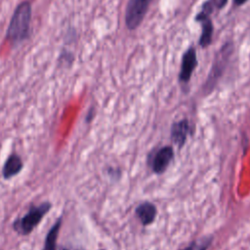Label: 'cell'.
<instances>
[{
	"label": "cell",
	"mask_w": 250,
	"mask_h": 250,
	"mask_svg": "<svg viewBox=\"0 0 250 250\" xmlns=\"http://www.w3.org/2000/svg\"><path fill=\"white\" fill-rule=\"evenodd\" d=\"M31 19L29 1L21 2L15 10L7 29V39L14 44L21 42L28 34Z\"/></svg>",
	"instance_id": "1"
},
{
	"label": "cell",
	"mask_w": 250,
	"mask_h": 250,
	"mask_svg": "<svg viewBox=\"0 0 250 250\" xmlns=\"http://www.w3.org/2000/svg\"><path fill=\"white\" fill-rule=\"evenodd\" d=\"M51 207L52 205L49 202H43L40 205L30 207L29 211L23 217L14 222V229L21 235L29 234L39 225Z\"/></svg>",
	"instance_id": "2"
},
{
	"label": "cell",
	"mask_w": 250,
	"mask_h": 250,
	"mask_svg": "<svg viewBox=\"0 0 250 250\" xmlns=\"http://www.w3.org/2000/svg\"><path fill=\"white\" fill-rule=\"evenodd\" d=\"M151 0H129L125 13V21L129 29H136L143 21Z\"/></svg>",
	"instance_id": "3"
},
{
	"label": "cell",
	"mask_w": 250,
	"mask_h": 250,
	"mask_svg": "<svg viewBox=\"0 0 250 250\" xmlns=\"http://www.w3.org/2000/svg\"><path fill=\"white\" fill-rule=\"evenodd\" d=\"M197 63L196 60V53L193 48H189L183 56L182 65H181V72H180V79L183 82H188L193 72Z\"/></svg>",
	"instance_id": "4"
},
{
	"label": "cell",
	"mask_w": 250,
	"mask_h": 250,
	"mask_svg": "<svg viewBox=\"0 0 250 250\" xmlns=\"http://www.w3.org/2000/svg\"><path fill=\"white\" fill-rule=\"evenodd\" d=\"M174 152L171 146H164L154 156L152 168L155 173H162L166 170L167 166L171 162L173 158Z\"/></svg>",
	"instance_id": "5"
},
{
	"label": "cell",
	"mask_w": 250,
	"mask_h": 250,
	"mask_svg": "<svg viewBox=\"0 0 250 250\" xmlns=\"http://www.w3.org/2000/svg\"><path fill=\"white\" fill-rule=\"evenodd\" d=\"M22 166L21 158L18 154L13 153L7 158L2 169V175L5 179H10L18 175L21 171Z\"/></svg>",
	"instance_id": "6"
},
{
	"label": "cell",
	"mask_w": 250,
	"mask_h": 250,
	"mask_svg": "<svg viewBox=\"0 0 250 250\" xmlns=\"http://www.w3.org/2000/svg\"><path fill=\"white\" fill-rule=\"evenodd\" d=\"M136 214L144 225H148L154 220L156 215V209L153 204L149 202H145L138 206V208L136 209Z\"/></svg>",
	"instance_id": "7"
},
{
	"label": "cell",
	"mask_w": 250,
	"mask_h": 250,
	"mask_svg": "<svg viewBox=\"0 0 250 250\" xmlns=\"http://www.w3.org/2000/svg\"><path fill=\"white\" fill-rule=\"evenodd\" d=\"M188 133V123L187 120H182L180 122L175 123L172 127V132H171L173 142L180 146H183L186 141Z\"/></svg>",
	"instance_id": "8"
},
{
	"label": "cell",
	"mask_w": 250,
	"mask_h": 250,
	"mask_svg": "<svg viewBox=\"0 0 250 250\" xmlns=\"http://www.w3.org/2000/svg\"><path fill=\"white\" fill-rule=\"evenodd\" d=\"M228 0H209L207 1L203 7H202V11L196 16V21H204L206 19H208L209 15L213 12V10L215 8H223L225 6V4L227 3Z\"/></svg>",
	"instance_id": "9"
},
{
	"label": "cell",
	"mask_w": 250,
	"mask_h": 250,
	"mask_svg": "<svg viewBox=\"0 0 250 250\" xmlns=\"http://www.w3.org/2000/svg\"><path fill=\"white\" fill-rule=\"evenodd\" d=\"M61 226H62V219H59L49 230L45 239V250H56L57 239H58V234H59Z\"/></svg>",
	"instance_id": "10"
},
{
	"label": "cell",
	"mask_w": 250,
	"mask_h": 250,
	"mask_svg": "<svg viewBox=\"0 0 250 250\" xmlns=\"http://www.w3.org/2000/svg\"><path fill=\"white\" fill-rule=\"evenodd\" d=\"M202 21H203L202 32H201L199 44L201 45V47H206L211 43L212 33H213V25L209 19H206Z\"/></svg>",
	"instance_id": "11"
},
{
	"label": "cell",
	"mask_w": 250,
	"mask_h": 250,
	"mask_svg": "<svg viewBox=\"0 0 250 250\" xmlns=\"http://www.w3.org/2000/svg\"><path fill=\"white\" fill-rule=\"evenodd\" d=\"M208 244H209V240L197 241L184 250H206V248L208 247Z\"/></svg>",
	"instance_id": "12"
},
{
	"label": "cell",
	"mask_w": 250,
	"mask_h": 250,
	"mask_svg": "<svg viewBox=\"0 0 250 250\" xmlns=\"http://www.w3.org/2000/svg\"><path fill=\"white\" fill-rule=\"evenodd\" d=\"M246 1H247V0H234V3H235L236 5H242V4H244Z\"/></svg>",
	"instance_id": "13"
},
{
	"label": "cell",
	"mask_w": 250,
	"mask_h": 250,
	"mask_svg": "<svg viewBox=\"0 0 250 250\" xmlns=\"http://www.w3.org/2000/svg\"><path fill=\"white\" fill-rule=\"evenodd\" d=\"M62 250H73V249H70V248H66V249H65V248H64V249H62Z\"/></svg>",
	"instance_id": "14"
}]
</instances>
